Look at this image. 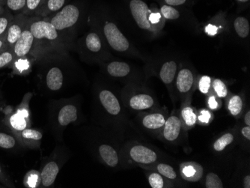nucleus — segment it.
<instances>
[{
    "label": "nucleus",
    "instance_id": "47",
    "mask_svg": "<svg viewBox=\"0 0 250 188\" xmlns=\"http://www.w3.org/2000/svg\"><path fill=\"white\" fill-rule=\"evenodd\" d=\"M241 133H242L243 136L245 137L247 140H250V126H246L244 128L241 130Z\"/></svg>",
    "mask_w": 250,
    "mask_h": 188
},
{
    "label": "nucleus",
    "instance_id": "25",
    "mask_svg": "<svg viewBox=\"0 0 250 188\" xmlns=\"http://www.w3.org/2000/svg\"><path fill=\"white\" fill-rule=\"evenodd\" d=\"M23 185L26 188H39L42 185L40 172L36 170H31L26 173Z\"/></svg>",
    "mask_w": 250,
    "mask_h": 188
},
{
    "label": "nucleus",
    "instance_id": "39",
    "mask_svg": "<svg viewBox=\"0 0 250 188\" xmlns=\"http://www.w3.org/2000/svg\"><path fill=\"white\" fill-rule=\"evenodd\" d=\"M211 84V78L208 76H203L199 81V90L202 93L207 94L209 92Z\"/></svg>",
    "mask_w": 250,
    "mask_h": 188
},
{
    "label": "nucleus",
    "instance_id": "50",
    "mask_svg": "<svg viewBox=\"0 0 250 188\" xmlns=\"http://www.w3.org/2000/svg\"><path fill=\"white\" fill-rule=\"evenodd\" d=\"M244 123L247 125V126H250V111L249 110L247 113H246L245 117H244Z\"/></svg>",
    "mask_w": 250,
    "mask_h": 188
},
{
    "label": "nucleus",
    "instance_id": "13",
    "mask_svg": "<svg viewBox=\"0 0 250 188\" xmlns=\"http://www.w3.org/2000/svg\"><path fill=\"white\" fill-rule=\"evenodd\" d=\"M100 104L107 114L119 116L122 113V105L118 97L109 89H103L98 95Z\"/></svg>",
    "mask_w": 250,
    "mask_h": 188
},
{
    "label": "nucleus",
    "instance_id": "30",
    "mask_svg": "<svg viewBox=\"0 0 250 188\" xmlns=\"http://www.w3.org/2000/svg\"><path fill=\"white\" fill-rule=\"evenodd\" d=\"M15 60V56L14 54L12 48L5 47L0 53V69L6 68L8 66H11L13 64Z\"/></svg>",
    "mask_w": 250,
    "mask_h": 188
},
{
    "label": "nucleus",
    "instance_id": "44",
    "mask_svg": "<svg viewBox=\"0 0 250 188\" xmlns=\"http://www.w3.org/2000/svg\"><path fill=\"white\" fill-rule=\"evenodd\" d=\"M206 32L209 36H215L217 33V27L213 25H208L206 28Z\"/></svg>",
    "mask_w": 250,
    "mask_h": 188
},
{
    "label": "nucleus",
    "instance_id": "42",
    "mask_svg": "<svg viewBox=\"0 0 250 188\" xmlns=\"http://www.w3.org/2000/svg\"><path fill=\"white\" fill-rule=\"evenodd\" d=\"M210 116H211V114H210V112L205 109V110H202L199 116V120L200 121L201 123H208L210 119Z\"/></svg>",
    "mask_w": 250,
    "mask_h": 188
},
{
    "label": "nucleus",
    "instance_id": "28",
    "mask_svg": "<svg viewBox=\"0 0 250 188\" xmlns=\"http://www.w3.org/2000/svg\"><path fill=\"white\" fill-rule=\"evenodd\" d=\"M181 117L187 127H193L197 122V116L190 106H185L181 110Z\"/></svg>",
    "mask_w": 250,
    "mask_h": 188
},
{
    "label": "nucleus",
    "instance_id": "22",
    "mask_svg": "<svg viewBox=\"0 0 250 188\" xmlns=\"http://www.w3.org/2000/svg\"><path fill=\"white\" fill-rule=\"evenodd\" d=\"M85 47L92 53H96L102 49V42L96 32H90L85 40Z\"/></svg>",
    "mask_w": 250,
    "mask_h": 188
},
{
    "label": "nucleus",
    "instance_id": "32",
    "mask_svg": "<svg viewBox=\"0 0 250 188\" xmlns=\"http://www.w3.org/2000/svg\"><path fill=\"white\" fill-rule=\"evenodd\" d=\"M228 109L232 116H237L242 111L243 101L241 97L234 95L231 97L229 102Z\"/></svg>",
    "mask_w": 250,
    "mask_h": 188
},
{
    "label": "nucleus",
    "instance_id": "45",
    "mask_svg": "<svg viewBox=\"0 0 250 188\" xmlns=\"http://www.w3.org/2000/svg\"><path fill=\"white\" fill-rule=\"evenodd\" d=\"M165 2L170 6H177L183 5L186 2V0H165Z\"/></svg>",
    "mask_w": 250,
    "mask_h": 188
},
{
    "label": "nucleus",
    "instance_id": "24",
    "mask_svg": "<svg viewBox=\"0 0 250 188\" xmlns=\"http://www.w3.org/2000/svg\"><path fill=\"white\" fill-rule=\"evenodd\" d=\"M45 0H26V6L22 14L29 17L37 16Z\"/></svg>",
    "mask_w": 250,
    "mask_h": 188
},
{
    "label": "nucleus",
    "instance_id": "21",
    "mask_svg": "<svg viewBox=\"0 0 250 188\" xmlns=\"http://www.w3.org/2000/svg\"><path fill=\"white\" fill-rule=\"evenodd\" d=\"M177 72V64L175 62L169 61L164 63L160 72L161 79L165 84H172L175 79Z\"/></svg>",
    "mask_w": 250,
    "mask_h": 188
},
{
    "label": "nucleus",
    "instance_id": "40",
    "mask_svg": "<svg viewBox=\"0 0 250 188\" xmlns=\"http://www.w3.org/2000/svg\"><path fill=\"white\" fill-rule=\"evenodd\" d=\"M0 183H2V185L8 187V188H14L15 187L13 182L10 180L9 178L4 172L1 166H0Z\"/></svg>",
    "mask_w": 250,
    "mask_h": 188
},
{
    "label": "nucleus",
    "instance_id": "27",
    "mask_svg": "<svg viewBox=\"0 0 250 188\" xmlns=\"http://www.w3.org/2000/svg\"><path fill=\"white\" fill-rule=\"evenodd\" d=\"M234 29L237 34L241 38H247L250 33V23L247 19L239 17L234 21Z\"/></svg>",
    "mask_w": 250,
    "mask_h": 188
},
{
    "label": "nucleus",
    "instance_id": "43",
    "mask_svg": "<svg viewBox=\"0 0 250 188\" xmlns=\"http://www.w3.org/2000/svg\"><path fill=\"white\" fill-rule=\"evenodd\" d=\"M161 15L160 13H151L149 15V21L151 24H156L161 21Z\"/></svg>",
    "mask_w": 250,
    "mask_h": 188
},
{
    "label": "nucleus",
    "instance_id": "1",
    "mask_svg": "<svg viewBox=\"0 0 250 188\" xmlns=\"http://www.w3.org/2000/svg\"><path fill=\"white\" fill-rule=\"evenodd\" d=\"M29 26L36 42L37 60L50 53L65 51L66 36L59 32L47 18L32 17Z\"/></svg>",
    "mask_w": 250,
    "mask_h": 188
},
{
    "label": "nucleus",
    "instance_id": "46",
    "mask_svg": "<svg viewBox=\"0 0 250 188\" xmlns=\"http://www.w3.org/2000/svg\"><path fill=\"white\" fill-rule=\"evenodd\" d=\"M208 106L211 109H216L218 107V103L214 96H210L208 99Z\"/></svg>",
    "mask_w": 250,
    "mask_h": 188
},
{
    "label": "nucleus",
    "instance_id": "31",
    "mask_svg": "<svg viewBox=\"0 0 250 188\" xmlns=\"http://www.w3.org/2000/svg\"><path fill=\"white\" fill-rule=\"evenodd\" d=\"M30 57H24V58L15 60L13 64H11L18 74H24L25 72H29L31 68Z\"/></svg>",
    "mask_w": 250,
    "mask_h": 188
},
{
    "label": "nucleus",
    "instance_id": "20",
    "mask_svg": "<svg viewBox=\"0 0 250 188\" xmlns=\"http://www.w3.org/2000/svg\"><path fill=\"white\" fill-rule=\"evenodd\" d=\"M106 71L111 77L122 78L130 74V67L127 63L124 62L114 61L108 64Z\"/></svg>",
    "mask_w": 250,
    "mask_h": 188
},
{
    "label": "nucleus",
    "instance_id": "37",
    "mask_svg": "<svg viewBox=\"0 0 250 188\" xmlns=\"http://www.w3.org/2000/svg\"><path fill=\"white\" fill-rule=\"evenodd\" d=\"M161 13L166 19L168 20L178 19L180 17V13L178 10L170 5H164L161 8Z\"/></svg>",
    "mask_w": 250,
    "mask_h": 188
},
{
    "label": "nucleus",
    "instance_id": "34",
    "mask_svg": "<svg viewBox=\"0 0 250 188\" xmlns=\"http://www.w3.org/2000/svg\"><path fill=\"white\" fill-rule=\"evenodd\" d=\"M157 169L159 173L167 179H170V180H175L177 179L176 172L173 167L168 164H159L157 166Z\"/></svg>",
    "mask_w": 250,
    "mask_h": 188
},
{
    "label": "nucleus",
    "instance_id": "9",
    "mask_svg": "<svg viewBox=\"0 0 250 188\" xmlns=\"http://www.w3.org/2000/svg\"><path fill=\"white\" fill-rule=\"evenodd\" d=\"M130 9L137 26L140 29L149 30L152 24L150 23L149 15L151 12L147 4L142 0H131Z\"/></svg>",
    "mask_w": 250,
    "mask_h": 188
},
{
    "label": "nucleus",
    "instance_id": "3",
    "mask_svg": "<svg viewBox=\"0 0 250 188\" xmlns=\"http://www.w3.org/2000/svg\"><path fill=\"white\" fill-rule=\"evenodd\" d=\"M79 18L80 11L78 8L74 5H67L56 12L50 19L45 18H47L51 24L64 36L66 31L70 30L75 26Z\"/></svg>",
    "mask_w": 250,
    "mask_h": 188
},
{
    "label": "nucleus",
    "instance_id": "6",
    "mask_svg": "<svg viewBox=\"0 0 250 188\" xmlns=\"http://www.w3.org/2000/svg\"><path fill=\"white\" fill-rule=\"evenodd\" d=\"M31 17L26 16L22 13L15 15V18L5 35V46L7 48L13 47L17 41L22 35V32L24 31Z\"/></svg>",
    "mask_w": 250,
    "mask_h": 188
},
{
    "label": "nucleus",
    "instance_id": "14",
    "mask_svg": "<svg viewBox=\"0 0 250 188\" xmlns=\"http://www.w3.org/2000/svg\"><path fill=\"white\" fill-rule=\"evenodd\" d=\"M15 136L21 145L29 148H39L43 139V133L42 131L30 127L22 130Z\"/></svg>",
    "mask_w": 250,
    "mask_h": 188
},
{
    "label": "nucleus",
    "instance_id": "19",
    "mask_svg": "<svg viewBox=\"0 0 250 188\" xmlns=\"http://www.w3.org/2000/svg\"><path fill=\"white\" fill-rule=\"evenodd\" d=\"M64 4L65 0H45L36 17L47 18L50 15L60 11L64 6Z\"/></svg>",
    "mask_w": 250,
    "mask_h": 188
},
{
    "label": "nucleus",
    "instance_id": "41",
    "mask_svg": "<svg viewBox=\"0 0 250 188\" xmlns=\"http://www.w3.org/2000/svg\"><path fill=\"white\" fill-rule=\"evenodd\" d=\"M182 172L183 175H185L186 178H188L189 179H192V177H194L196 175V169H195L194 167H192L191 164H188L186 167H184L182 169Z\"/></svg>",
    "mask_w": 250,
    "mask_h": 188
},
{
    "label": "nucleus",
    "instance_id": "23",
    "mask_svg": "<svg viewBox=\"0 0 250 188\" xmlns=\"http://www.w3.org/2000/svg\"><path fill=\"white\" fill-rule=\"evenodd\" d=\"M19 140L15 134L0 132V148L3 149H12L19 143Z\"/></svg>",
    "mask_w": 250,
    "mask_h": 188
},
{
    "label": "nucleus",
    "instance_id": "7",
    "mask_svg": "<svg viewBox=\"0 0 250 188\" xmlns=\"http://www.w3.org/2000/svg\"><path fill=\"white\" fill-rule=\"evenodd\" d=\"M6 125L11 129L12 134L15 135L22 130L29 127L30 117L28 105L22 104L15 113L8 116L6 120Z\"/></svg>",
    "mask_w": 250,
    "mask_h": 188
},
{
    "label": "nucleus",
    "instance_id": "8",
    "mask_svg": "<svg viewBox=\"0 0 250 188\" xmlns=\"http://www.w3.org/2000/svg\"><path fill=\"white\" fill-rule=\"evenodd\" d=\"M127 154L130 161L140 165H150L157 160V154L155 151L140 144L129 147Z\"/></svg>",
    "mask_w": 250,
    "mask_h": 188
},
{
    "label": "nucleus",
    "instance_id": "11",
    "mask_svg": "<svg viewBox=\"0 0 250 188\" xmlns=\"http://www.w3.org/2000/svg\"><path fill=\"white\" fill-rule=\"evenodd\" d=\"M62 161L57 158L50 157L48 161L45 163L40 172L42 188H50L54 185L56 178L60 173Z\"/></svg>",
    "mask_w": 250,
    "mask_h": 188
},
{
    "label": "nucleus",
    "instance_id": "51",
    "mask_svg": "<svg viewBox=\"0 0 250 188\" xmlns=\"http://www.w3.org/2000/svg\"><path fill=\"white\" fill-rule=\"evenodd\" d=\"M6 8L5 7V2L4 0H0V15H2L5 12Z\"/></svg>",
    "mask_w": 250,
    "mask_h": 188
},
{
    "label": "nucleus",
    "instance_id": "35",
    "mask_svg": "<svg viewBox=\"0 0 250 188\" xmlns=\"http://www.w3.org/2000/svg\"><path fill=\"white\" fill-rule=\"evenodd\" d=\"M206 187L207 188H223V185L217 174L210 172L206 176Z\"/></svg>",
    "mask_w": 250,
    "mask_h": 188
},
{
    "label": "nucleus",
    "instance_id": "17",
    "mask_svg": "<svg viewBox=\"0 0 250 188\" xmlns=\"http://www.w3.org/2000/svg\"><path fill=\"white\" fill-rule=\"evenodd\" d=\"M194 78L192 71L188 68H183L178 73L176 80V86L180 93L186 94L189 92L193 85Z\"/></svg>",
    "mask_w": 250,
    "mask_h": 188
},
{
    "label": "nucleus",
    "instance_id": "5",
    "mask_svg": "<svg viewBox=\"0 0 250 188\" xmlns=\"http://www.w3.org/2000/svg\"><path fill=\"white\" fill-rule=\"evenodd\" d=\"M104 34L112 50L120 53L130 48V43L115 23L107 22L104 26Z\"/></svg>",
    "mask_w": 250,
    "mask_h": 188
},
{
    "label": "nucleus",
    "instance_id": "26",
    "mask_svg": "<svg viewBox=\"0 0 250 188\" xmlns=\"http://www.w3.org/2000/svg\"><path fill=\"white\" fill-rule=\"evenodd\" d=\"M5 7L14 15L22 13L26 6V0H4Z\"/></svg>",
    "mask_w": 250,
    "mask_h": 188
},
{
    "label": "nucleus",
    "instance_id": "16",
    "mask_svg": "<svg viewBox=\"0 0 250 188\" xmlns=\"http://www.w3.org/2000/svg\"><path fill=\"white\" fill-rule=\"evenodd\" d=\"M98 152L101 161L109 167L116 168L120 163V158L117 150L109 144L104 143L100 145Z\"/></svg>",
    "mask_w": 250,
    "mask_h": 188
},
{
    "label": "nucleus",
    "instance_id": "29",
    "mask_svg": "<svg viewBox=\"0 0 250 188\" xmlns=\"http://www.w3.org/2000/svg\"><path fill=\"white\" fill-rule=\"evenodd\" d=\"M14 18H15V15L7 9L2 15H0V38L5 36L8 27L13 21Z\"/></svg>",
    "mask_w": 250,
    "mask_h": 188
},
{
    "label": "nucleus",
    "instance_id": "48",
    "mask_svg": "<svg viewBox=\"0 0 250 188\" xmlns=\"http://www.w3.org/2000/svg\"><path fill=\"white\" fill-rule=\"evenodd\" d=\"M6 47L5 46V36L0 38V53Z\"/></svg>",
    "mask_w": 250,
    "mask_h": 188
},
{
    "label": "nucleus",
    "instance_id": "36",
    "mask_svg": "<svg viewBox=\"0 0 250 188\" xmlns=\"http://www.w3.org/2000/svg\"><path fill=\"white\" fill-rule=\"evenodd\" d=\"M212 85L219 98H226L228 95V89L226 88V85L220 79H215Z\"/></svg>",
    "mask_w": 250,
    "mask_h": 188
},
{
    "label": "nucleus",
    "instance_id": "10",
    "mask_svg": "<svg viewBox=\"0 0 250 188\" xmlns=\"http://www.w3.org/2000/svg\"><path fill=\"white\" fill-rule=\"evenodd\" d=\"M125 104L132 110L143 111L151 109L155 104V101L151 95L146 93H130L123 97Z\"/></svg>",
    "mask_w": 250,
    "mask_h": 188
},
{
    "label": "nucleus",
    "instance_id": "52",
    "mask_svg": "<svg viewBox=\"0 0 250 188\" xmlns=\"http://www.w3.org/2000/svg\"><path fill=\"white\" fill-rule=\"evenodd\" d=\"M237 1H239V2H247V1H249V0H237Z\"/></svg>",
    "mask_w": 250,
    "mask_h": 188
},
{
    "label": "nucleus",
    "instance_id": "12",
    "mask_svg": "<svg viewBox=\"0 0 250 188\" xmlns=\"http://www.w3.org/2000/svg\"><path fill=\"white\" fill-rule=\"evenodd\" d=\"M43 82L45 88L49 92H57L62 90L65 85V76L62 69L59 66H52L46 71Z\"/></svg>",
    "mask_w": 250,
    "mask_h": 188
},
{
    "label": "nucleus",
    "instance_id": "38",
    "mask_svg": "<svg viewBox=\"0 0 250 188\" xmlns=\"http://www.w3.org/2000/svg\"><path fill=\"white\" fill-rule=\"evenodd\" d=\"M148 182L152 188H164V180L162 175L160 173H151L148 176Z\"/></svg>",
    "mask_w": 250,
    "mask_h": 188
},
{
    "label": "nucleus",
    "instance_id": "33",
    "mask_svg": "<svg viewBox=\"0 0 250 188\" xmlns=\"http://www.w3.org/2000/svg\"><path fill=\"white\" fill-rule=\"evenodd\" d=\"M234 135L232 134L227 133L215 142L214 144H213V148H214L215 151H223L226 146H228L234 141Z\"/></svg>",
    "mask_w": 250,
    "mask_h": 188
},
{
    "label": "nucleus",
    "instance_id": "2",
    "mask_svg": "<svg viewBox=\"0 0 250 188\" xmlns=\"http://www.w3.org/2000/svg\"><path fill=\"white\" fill-rule=\"evenodd\" d=\"M79 108L72 99L54 101L50 109V123L55 134L61 138V134L70 124L78 120Z\"/></svg>",
    "mask_w": 250,
    "mask_h": 188
},
{
    "label": "nucleus",
    "instance_id": "15",
    "mask_svg": "<svg viewBox=\"0 0 250 188\" xmlns=\"http://www.w3.org/2000/svg\"><path fill=\"white\" fill-rule=\"evenodd\" d=\"M163 130V136L167 141L169 143L175 142L181 134V121L177 116H171L166 119Z\"/></svg>",
    "mask_w": 250,
    "mask_h": 188
},
{
    "label": "nucleus",
    "instance_id": "18",
    "mask_svg": "<svg viewBox=\"0 0 250 188\" xmlns=\"http://www.w3.org/2000/svg\"><path fill=\"white\" fill-rule=\"evenodd\" d=\"M165 123V116L160 113H150L145 116L142 119V125L144 128L151 131H156L162 129Z\"/></svg>",
    "mask_w": 250,
    "mask_h": 188
},
{
    "label": "nucleus",
    "instance_id": "49",
    "mask_svg": "<svg viewBox=\"0 0 250 188\" xmlns=\"http://www.w3.org/2000/svg\"><path fill=\"white\" fill-rule=\"evenodd\" d=\"M244 186L245 188H250V176L247 175L244 181Z\"/></svg>",
    "mask_w": 250,
    "mask_h": 188
},
{
    "label": "nucleus",
    "instance_id": "4",
    "mask_svg": "<svg viewBox=\"0 0 250 188\" xmlns=\"http://www.w3.org/2000/svg\"><path fill=\"white\" fill-rule=\"evenodd\" d=\"M12 50L15 56V60L24 57H30L37 60L36 42L29 29V23L12 47Z\"/></svg>",
    "mask_w": 250,
    "mask_h": 188
}]
</instances>
